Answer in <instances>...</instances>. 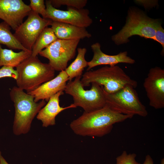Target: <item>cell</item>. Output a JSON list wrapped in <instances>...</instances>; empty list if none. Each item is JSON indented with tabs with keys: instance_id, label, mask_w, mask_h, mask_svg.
<instances>
[{
	"instance_id": "8",
	"label": "cell",
	"mask_w": 164,
	"mask_h": 164,
	"mask_svg": "<svg viewBox=\"0 0 164 164\" xmlns=\"http://www.w3.org/2000/svg\"><path fill=\"white\" fill-rule=\"evenodd\" d=\"M80 40L58 39L39 54L49 60V63L55 71L65 70L68 62L74 57Z\"/></svg>"
},
{
	"instance_id": "26",
	"label": "cell",
	"mask_w": 164,
	"mask_h": 164,
	"mask_svg": "<svg viewBox=\"0 0 164 164\" xmlns=\"http://www.w3.org/2000/svg\"><path fill=\"white\" fill-rule=\"evenodd\" d=\"M143 164H154L153 160L149 155H148L146 156Z\"/></svg>"
},
{
	"instance_id": "23",
	"label": "cell",
	"mask_w": 164,
	"mask_h": 164,
	"mask_svg": "<svg viewBox=\"0 0 164 164\" xmlns=\"http://www.w3.org/2000/svg\"><path fill=\"white\" fill-rule=\"evenodd\" d=\"M136 156L135 153L128 154L126 151H124L116 158V164H141L136 160Z\"/></svg>"
},
{
	"instance_id": "18",
	"label": "cell",
	"mask_w": 164,
	"mask_h": 164,
	"mask_svg": "<svg viewBox=\"0 0 164 164\" xmlns=\"http://www.w3.org/2000/svg\"><path fill=\"white\" fill-rule=\"evenodd\" d=\"M77 55L75 60L64 70L68 76L69 80L81 77L84 68L87 67V62L85 59L87 50L84 47L77 49Z\"/></svg>"
},
{
	"instance_id": "22",
	"label": "cell",
	"mask_w": 164,
	"mask_h": 164,
	"mask_svg": "<svg viewBox=\"0 0 164 164\" xmlns=\"http://www.w3.org/2000/svg\"><path fill=\"white\" fill-rule=\"evenodd\" d=\"M29 5L32 11L41 15L43 18L46 19V6L43 0H30Z\"/></svg>"
},
{
	"instance_id": "1",
	"label": "cell",
	"mask_w": 164,
	"mask_h": 164,
	"mask_svg": "<svg viewBox=\"0 0 164 164\" xmlns=\"http://www.w3.org/2000/svg\"><path fill=\"white\" fill-rule=\"evenodd\" d=\"M133 116L118 113L106 104L97 110L84 112L80 116L71 122L70 127L78 135L101 137L110 133L114 124Z\"/></svg>"
},
{
	"instance_id": "13",
	"label": "cell",
	"mask_w": 164,
	"mask_h": 164,
	"mask_svg": "<svg viewBox=\"0 0 164 164\" xmlns=\"http://www.w3.org/2000/svg\"><path fill=\"white\" fill-rule=\"evenodd\" d=\"M101 47L100 43L98 42L91 45L94 54L92 60L87 62V71L98 65H108L112 66L120 63L133 64L135 63L134 59L128 56L126 51L121 52L115 55H109L103 53Z\"/></svg>"
},
{
	"instance_id": "28",
	"label": "cell",
	"mask_w": 164,
	"mask_h": 164,
	"mask_svg": "<svg viewBox=\"0 0 164 164\" xmlns=\"http://www.w3.org/2000/svg\"><path fill=\"white\" fill-rule=\"evenodd\" d=\"M160 164H164V158H163L162 159L161 161Z\"/></svg>"
},
{
	"instance_id": "14",
	"label": "cell",
	"mask_w": 164,
	"mask_h": 164,
	"mask_svg": "<svg viewBox=\"0 0 164 164\" xmlns=\"http://www.w3.org/2000/svg\"><path fill=\"white\" fill-rule=\"evenodd\" d=\"M68 76L64 70L52 79L43 84L34 90L27 93L33 96L36 102L45 100L48 101L50 98L58 92L64 91Z\"/></svg>"
},
{
	"instance_id": "15",
	"label": "cell",
	"mask_w": 164,
	"mask_h": 164,
	"mask_svg": "<svg viewBox=\"0 0 164 164\" xmlns=\"http://www.w3.org/2000/svg\"><path fill=\"white\" fill-rule=\"evenodd\" d=\"M63 94V91H61L52 96L47 103L39 111L36 118L42 121L43 127L54 125L56 117L60 113L68 109L77 107L73 104L65 107L60 106V97Z\"/></svg>"
},
{
	"instance_id": "17",
	"label": "cell",
	"mask_w": 164,
	"mask_h": 164,
	"mask_svg": "<svg viewBox=\"0 0 164 164\" xmlns=\"http://www.w3.org/2000/svg\"><path fill=\"white\" fill-rule=\"evenodd\" d=\"M31 55V51L22 50L15 52L11 49H3L0 45V67H16Z\"/></svg>"
},
{
	"instance_id": "27",
	"label": "cell",
	"mask_w": 164,
	"mask_h": 164,
	"mask_svg": "<svg viewBox=\"0 0 164 164\" xmlns=\"http://www.w3.org/2000/svg\"><path fill=\"white\" fill-rule=\"evenodd\" d=\"M0 164H9L2 155L0 151Z\"/></svg>"
},
{
	"instance_id": "21",
	"label": "cell",
	"mask_w": 164,
	"mask_h": 164,
	"mask_svg": "<svg viewBox=\"0 0 164 164\" xmlns=\"http://www.w3.org/2000/svg\"><path fill=\"white\" fill-rule=\"evenodd\" d=\"M52 5L54 8H58L62 5L78 9H82L86 5L87 0H50Z\"/></svg>"
},
{
	"instance_id": "20",
	"label": "cell",
	"mask_w": 164,
	"mask_h": 164,
	"mask_svg": "<svg viewBox=\"0 0 164 164\" xmlns=\"http://www.w3.org/2000/svg\"><path fill=\"white\" fill-rule=\"evenodd\" d=\"M58 39L51 27L46 28L36 41L32 49V55L36 56L44 48Z\"/></svg>"
},
{
	"instance_id": "4",
	"label": "cell",
	"mask_w": 164,
	"mask_h": 164,
	"mask_svg": "<svg viewBox=\"0 0 164 164\" xmlns=\"http://www.w3.org/2000/svg\"><path fill=\"white\" fill-rule=\"evenodd\" d=\"M17 87L27 93L37 89L43 84L52 79L55 71L49 63L41 62L37 56H31L16 67Z\"/></svg>"
},
{
	"instance_id": "7",
	"label": "cell",
	"mask_w": 164,
	"mask_h": 164,
	"mask_svg": "<svg viewBox=\"0 0 164 164\" xmlns=\"http://www.w3.org/2000/svg\"><path fill=\"white\" fill-rule=\"evenodd\" d=\"M134 88L127 85L112 94L104 90L106 104L113 110L123 114L146 116L148 113L146 108L140 101Z\"/></svg>"
},
{
	"instance_id": "9",
	"label": "cell",
	"mask_w": 164,
	"mask_h": 164,
	"mask_svg": "<svg viewBox=\"0 0 164 164\" xmlns=\"http://www.w3.org/2000/svg\"><path fill=\"white\" fill-rule=\"evenodd\" d=\"M26 19L21 24L13 34L15 38L27 50L32 51L37 38L42 31L53 22L31 11Z\"/></svg>"
},
{
	"instance_id": "25",
	"label": "cell",
	"mask_w": 164,
	"mask_h": 164,
	"mask_svg": "<svg viewBox=\"0 0 164 164\" xmlns=\"http://www.w3.org/2000/svg\"><path fill=\"white\" fill-rule=\"evenodd\" d=\"M154 40L159 43L161 45L162 49L161 54L164 55V30L162 24L160 25L156 28L155 33Z\"/></svg>"
},
{
	"instance_id": "19",
	"label": "cell",
	"mask_w": 164,
	"mask_h": 164,
	"mask_svg": "<svg viewBox=\"0 0 164 164\" xmlns=\"http://www.w3.org/2000/svg\"><path fill=\"white\" fill-rule=\"evenodd\" d=\"M11 28L9 25L4 21L0 23V45H5L11 50H29L16 39L11 32Z\"/></svg>"
},
{
	"instance_id": "12",
	"label": "cell",
	"mask_w": 164,
	"mask_h": 164,
	"mask_svg": "<svg viewBox=\"0 0 164 164\" xmlns=\"http://www.w3.org/2000/svg\"><path fill=\"white\" fill-rule=\"evenodd\" d=\"M31 10L22 0H0V19L15 31Z\"/></svg>"
},
{
	"instance_id": "6",
	"label": "cell",
	"mask_w": 164,
	"mask_h": 164,
	"mask_svg": "<svg viewBox=\"0 0 164 164\" xmlns=\"http://www.w3.org/2000/svg\"><path fill=\"white\" fill-rule=\"evenodd\" d=\"M81 77L69 81L64 89L66 94L73 97V103L76 107L82 108L85 112H90L101 108L106 105V99L103 87L92 83L90 90H85L81 81Z\"/></svg>"
},
{
	"instance_id": "16",
	"label": "cell",
	"mask_w": 164,
	"mask_h": 164,
	"mask_svg": "<svg viewBox=\"0 0 164 164\" xmlns=\"http://www.w3.org/2000/svg\"><path fill=\"white\" fill-rule=\"evenodd\" d=\"M51 28L58 39L64 40L80 39L90 38L91 35L86 28L71 24L53 21Z\"/></svg>"
},
{
	"instance_id": "3",
	"label": "cell",
	"mask_w": 164,
	"mask_h": 164,
	"mask_svg": "<svg viewBox=\"0 0 164 164\" xmlns=\"http://www.w3.org/2000/svg\"><path fill=\"white\" fill-rule=\"evenodd\" d=\"M10 95L15 108L13 132L16 135L26 134L29 130L34 118L46 105V102L42 100L36 102L33 96L17 87L11 89Z\"/></svg>"
},
{
	"instance_id": "2",
	"label": "cell",
	"mask_w": 164,
	"mask_h": 164,
	"mask_svg": "<svg viewBox=\"0 0 164 164\" xmlns=\"http://www.w3.org/2000/svg\"><path fill=\"white\" fill-rule=\"evenodd\" d=\"M161 24L160 19L151 18L140 9L131 7L128 10L125 25L112 36L111 39L117 45L127 43L129 38L135 35L154 40L156 29Z\"/></svg>"
},
{
	"instance_id": "10",
	"label": "cell",
	"mask_w": 164,
	"mask_h": 164,
	"mask_svg": "<svg viewBox=\"0 0 164 164\" xmlns=\"http://www.w3.org/2000/svg\"><path fill=\"white\" fill-rule=\"evenodd\" d=\"M46 19L53 21L63 22L86 28L93 23L89 16V11L84 8L78 9L67 7V10H62L53 7L50 0H46Z\"/></svg>"
},
{
	"instance_id": "5",
	"label": "cell",
	"mask_w": 164,
	"mask_h": 164,
	"mask_svg": "<svg viewBox=\"0 0 164 164\" xmlns=\"http://www.w3.org/2000/svg\"><path fill=\"white\" fill-rule=\"evenodd\" d=\"M83 86L88 87L92 83L102 86L108 94L114 93L127 85L134 88L137 86L135 80L131 79L124 70L117 65L105 66L94 70L85 72L81 79Z\"/></svg>"
},
{
	"instance_id": "11",
	"label": "cell",
	"mask_w": 164,
	"mask_h": 164,
	"mask_svg": "<svg viewBox=\"0 0 164 164\" xmlns=\"http://www.w3.org/2000/svg\"><path fill=\"white\" fill-rule=\"evenodd\" d=\"M149 105L155 109L164 107V70L158 67L151 68L143 84Z\"/></svg>"
},
{
	"instance_id": "24",
	"label": "cell",
	"mask_w": 164,
	"mask_h": 164,
	"mask_svg": "<svg viewBox=\"0 0 164 164\" xmlns=\"http://www.w3.org/2000/svg\"><path fill=\"white\" fill-rule=\"evenodd\" d=\"M9 77L16 80L17 77V73L16 70L14 68L3 66L0 69V78Z\"/></svg>"
}]
</instances>
